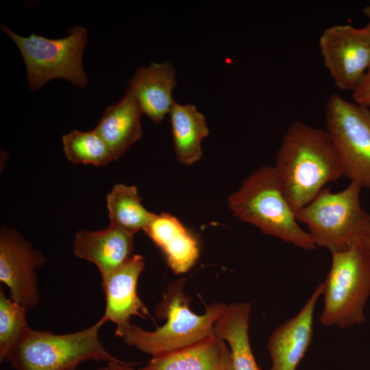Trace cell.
Wrapping results in <instances>:
<instances>
[{
    "label": "cell",
    "mask_w": 370,
    "mask_h": 370,
    "mask_svg": "<svg viewBox=\"0 0 370 370\" xmlns=\"http://www.w3.org/2000/svg\"><path fill=\"white\" fill-rule=\"evenodd\" d=\"M295 213L330 182L343 176L339 157L325 130L296 121L283 135L273 166Z\"/></svg>",
    "instance_id": "obj_1"
},
{
    "label": "cell",
    "mask_w": 370,
    "mask_h": 370,
    "mask_svg": "<svg viewBox=\"0 0 370 370\" xmlns=\"http://www.w3.org/2000/svg\"><path fill=\"white\" fill-rule=\"evenodd\" d=\"M186 280L170 283L155 309L164 323L152 331L131 325L122 333L123 342L152 357L195 344L214 334V326L225 305L214 302L201 314L190 309V298L185 291Z\"/></svg>",
    "instance_id": "obj_2"
},
{
    "label": "cell",
    "mask_w": 370,
    "mask_h": 370,
    "mask_svg": "<svg viewBox=\"0 0 370 370\" xmlns=\"http://www.w3.org/2000/svg\"><path fill=\"white\" fill-rule=\"evenodd\" d=\"M228 208L240 221L263 234L305 250L316 245L299 225L274 166H264L250 174L228 197Z\"/></svg>",
    "instance_id": "obj_3"
},
{
    "label": "cell",
    "mask_w": 370,
    "mask_h": 370,
    "mask_svg": "<svg viewBox=\"0 0 370 370\" xmlns=\"http://www.w3.org/2000/svg\"><path fill=\"white\" fill-rule=\"evenodd\" d=\"M103 317L90 326L65 334L29 327L22 334L6 360L14 370H75L88 360L120 362L103 347L99 331Z\"/></svg>",
    "instance_id": "obj_4"
},
{
    "label": "cell",
    "mask_w": 370,
    "mask_h": 370,
    "mask_svg": "<svg viewBox=\"0 0 370 370\" xmlns=\"http://www.w3.org/2000/svg\"><path fill=\"white\" fill-rule=\"evenodd\" d=\"M332 254L330 269L323 284L324 326L347 329L366 321L370 297V254L358 243Z\"/></svg>",
    "instance_id": "obj_5"
},
{
    "label": "cell",
    "mask_w": 370,
    "mask_h": 370,
    "mask_svg": "<svg viewBox=\"0 0 370 370\" xmlns=\"http://www.w3.org/2000/svg\"><path fill=\"white\" fill-rule=\"evenodd\" d=\"M1 30L15 43L26 68V79L32 91L48 82L62 79L75 86L85 88L88 77L82 66V56L88 40V31L82 26L68 29L64 38L51 39L36 34L24 37L1 24Z\"/></svg>",
    "instance_id": "obj_6"
},
{
    "label": "cell",
    "mask_w": 370,
    "mask_h": 370,
    "mask_svg": "<svg viewBox=\"0 0 370 370\" xmlns=\"http://www.w3.org/2000/svg\"><path fill=\"white\" fill-rule=\"evenodd\" d=\"M361 189L352 182L336 193L324 188L295 212L298 222L308 227L316 247L334 253L346 249L356 242L362 225L370 216L362 208Z\"/></svg>",
    "instance_id": "obj_7"
},
{
    "label": "cell",
    "mask_w": 370,
    "mask_h": 370,
    "mask_svg": "<svg viewBox=\"0 0 370 370\" xmlns=\"http://www.w3.org/2000/svg\"><path fill=\"white\" fill-rule=\"evenodd\" d=\"M325 121L343 176L370 190V108L334 93L326 101Z\"/></svg>",
    "instance_id": "obj_8"
},
{
    "label": "cell",
    "mask_w": 370,
    "mask_h": 370,
    "mask_svg": "<svg viewBox=\"0 0 370 370\" xmlns=\"http://www.w3.org/2000/svg\"><path fill=\"white\" fill-rule=\"evenodd\" d=\"M319 48L335 86L352 92L370 66V30L367 26H330L321 34Z\"/></svg>",
    "instance_id": "obj_9"
},
{
    "label": "cell",
    "mask_w": 370,
    "mask_h": 370,
    "mask_svg": "<svg viewBox=\"0 0 370 370\" xmlns=\"http://www.w3.org/2000/svg\"><path fill=\"white\" fill-rule=\"evenodd\" d=\"M46 262L17 231L3 227L0 232V282L10 291V298L28 311L40 301L36 271Z\"/></svg>",
    "instance_id": "obj_10"
},
{
    "label": "cell",
    "mask_w": 370,
    "mask_h": 370,
    "mask_svg": "<svg viewBox=\"0 0 370 370\" xmlns=\"http://www.w3.org/2000/svg\"><path fill=\"white\" fill-rule=\"evenodd\" d=\"M145 260L133 255L119 269L101 279L106 306L103 318L116 325L114 335L120 337L131 325V317L146 318L149 310L137 293L138 279L144 270Z\"/></svg>",
    "instance_id": "obj_11"
},
{
    "label": "cell",
    "mask_w": 370,
    "mask_h": 370,
    "mask_svg": "<svg viewBox=\"0 0 370 370\" xmlns=\"http://www.w3.org/2000/svg\"><path fill=\"white\" fill-rule=\"evenodd\" d=\"M322 291L321 283L301 310L271 334L267 344L271 360L269 370L297 369L312 341L314 312Z\"/></svg>",
    "instance_id": "obj_12"
},
{
    "label": "cell",
    "mask_w": 370,
    "mask_h": 370,
    "mask_svg": "<svg viewBox=\"0 0 370 370\" xmlns=\"http://www.w3.org/2000/svg\"><path fill=\"white\" fill-rule=\"evenodd\" d=\"M134 236L112 224L99 231L79 230L75 235L73 251L76 257L94 264L103 279L133 256Z\"/></svg>",
    "instance_id": "obj_13"
},
{
    "label": "cell",
    "mask_w": 370,
    "mask_h": 370,
    "mask_svg": "<svg viewBox=\"0 0 370 370\" xmlns=\"http://www.w3.org/2000/svg\"><path fill=\"white\" fill-rule=\"evenodd\" d=\"M176 84L175 71L170 62H151L147 67L136 69L126 89L134 97L143 114L158 123L169 114L175 103L172 92Z\"/></svg>",
    "instance_id": "obj_14"
},
{
    "label": "cell",
    "mask_w": 370,
    "mask_h": 370,
    "mask_svg": "<svg viewBox=\"0 0 370 370\" xmlns=\"http://www.w3.org/2000/svg\"><path fill=\"white\" fill-rule=\"evenodd\" d=\"M143 231L162 251L175 273H185L196 263L199 255L197 241L175 217L153 214Z\"/></svg>",
    "instance_id": "obj_15"
},
{
    "label": "cell",
    "mask_w": 370,
    "mask_h": 370,
    "mask_svg": "<svg viewBox=\"0 0 370 370\" xmlns=\"http://www.w3.org/2000/svg\"><path fill=\"white\" fill-rule=\"evenodd\" d=\"M138 370H234L230 348L214 334L177 351L152 357Z\"/></svg>",
    "instance_id": "obj_16"
},
{
    "label": "cell",
    "mask_w": 370,
    "mask_h": 370,
    "mask_svg": "<svg viewBox=\"0 0 370 370\" xmlns=\"http://www.w3.org/2000/svg\"><path fill=\"white\" fill-rule=\"evenodd\" d=\"M143 112L126 89L118 102L107 107L94 128L108 145L116 160L141 138Z\"/></svg>",
    "instance_id": "obj_17"
},
{
    "label": "cell",
    "mask_w": 370,
    "mask_h": 370,
    "mask_svg": "<svg viewBox=\"0 0 370 370\" xmlns=\"http://www.w3.org/2000/svg\"><path fill=\"white\" fill-rule=\"evenodd\" d=\"M251 312L249 302L226 304L214 326V334L225 341L230 348L234 370H262L256 360L249 342Z\"/></svg>",
    "instance_id": "obj_18"
},
{
    "label": "cell",
    "mask_w": 370,
    "mask_h": 370,
    "mask_svg": "<svg viewBox=\"0 0 370 370\" xmlns=\"http://www.w3.org/2000/svg\"><path fill=\"white\" fill-rule=\"evenodd\" d=\"M169 115L178 161L186 165L197 162L202 156V141L209 134L206 117L195 106L175 101Z\"/></svg>",
    "instance_id": "obj_19"
},
{
    "label": "cell",
    "mask_w": 370,
    "mask_h": 370,
    "mask_svg": "<svg viewBox=\"0 0 370 370\" xmlns=\"http://www.w3.org/2000/svg\"><path fill=\"white\" fill-rule=\"evenodd\" d=\"M110 224L133 234L144 230L154 213L142 204L135 186L116 184L106 196Z\"/></svg>",
    "instance_id": "obj_20"
},
{
    "label": "cell",
    "mask_w": 370,
    "mask_h": 370,
    "mask_svg": "<svg viewBox=\"0 0 370 370\" xmlns=\"http://www.w3.org/2000/svg\"><path fill=\"white\" fill-rule=\"evenodd\" d=\"M64 153L73 164L104 166L115 161L107 143L93 129L82 132L73 130L62 137Z\"/></svg>",
    "instance_id": "obj_21"
},
{
    "label": "cell",
    "mask_w": 370,
    "mask_h": 370,
    "mask_svg": "<svg viewBox=\"0 0 370 370\" xmlns=\"http://www.w3.org/2000/svg\"><path fill=\"white\" fill-rule=\"evenodd\" d=\"M27 310L8 297L0 287V362L6 360L10 352L28 328Z\"/></svg>",
    "instance_id": "obj_22"
},
{
    "label": "cell",
    "mask_w": 370,
    "mask_h": 370,
    "mask_svg": "<svg viewBox=\"0 0 370 370\" xmlns=\"http://www.w3.org/2000/svg\"><path fill=\"white\" fill-rule=\"evenodd\" d=\"M352 92L353 101L370 108V66Z\"/></svg>",
    "instance_id": "obj_23"
},
{
    "label": "cell",
    "mask_w": 370,
    "mask_h": 370,
    "mask_svg": "<svg viewBox=\"0 0 370 370\" xmlns=\"http://www.w3.org/2000/svg\"><path fill=\"white\" fill-rule=\"evenodd\" d=\"M356 242L360 244L370 254V216L363 223L358 232Z\"/></svg>",
    "instance_id": "obj_24"
},
{
    "label": "cell",
    "mask_w": 370,
    "mask_h": 370,
    "mask_svg": "<svg viewBox=\"0 0 370 370\" xmlns=\"http://www.w3.org/2000/svg\"><path fill=\"white\" fill-rule=\"evenodd\" d=\"M110 370H135L134 368V363L121 360L116 362H111L108 364Z\"/></svg>",
    "instance_id": "obj_25"
},
{
    "label": "cell",
    "mask_w": 370,
    "mask_h": 370,
    "mask_svg": "<svg viewBox=\"0 0 370 370\" xmlns=\"http://www.w3.org/2000/svg\"><path fill=\"white\" fill-rule=\"evenodd\" d=\"M362 13L368 18V23L366 26L370 30V1L362 8Z\"/></svg>",
    "instance_id": "obj_26"
},
{
    "label": "cell",
    "mask_w": 370,
    "mask_h": 370,
    "mask_svg": "<svg viewBox=\"0 0 370 370\" xmlns=\"http://www.w3.org/2000/svg\"><path fill=\"white\" fill-rule=\"evenodd\" d=\"M75 370H79V369H75ZM95 370H110V369L108 365L107 364L106 366H105L103 367L97 369H95Z\"/></svg>",
    "instance_id": "obj_27"
}]
</instances>
